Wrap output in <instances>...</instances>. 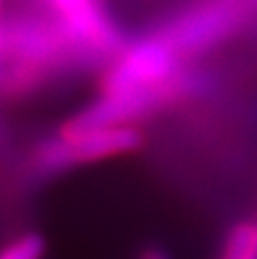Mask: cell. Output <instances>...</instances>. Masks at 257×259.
I'll return each mask as SVG.
<instances>
[{"instance_id":"3957f363","label":"cell","mask_w":257,"mask_h":259,"mask_svg":"<svg viewBox=\"0 0 257 259\" xmlns=\"http://www.w3.org/2000/svg\"><path fill=\"white\" fill-rule=\"evenodd\" d=\"M156 101L154 89H130V91H107L101 99H97L91 107H87L81 115H77L69 127L67 136H75L87 130L123 125V121L144 113Z\"/></svg>"},{"instance_id":"ba28073f","label":"cell","mask_w":257,"mask_h":259,"mask_svg":"<svg viewBox=\"0 0 257 259\" xmlns=\"http://www.w3.org/2000/svg\"><path fill=\"white\" fill-rule=\"evenodd\" d=\"M144 259H166V257H164L162 253H158V251H150V253H148Z\"/></svg>"},{"instance_id":"5b68a950","label":"cell","mask_w":257,"mask_h":259,"mask_svg":"<svg viewBox=\"0 0 257 259\" xmlns=\"http://www.w3.org/2000/svg\"><path fill=\"white\" fill-rule=\"evenodd\" d=\"M55 8L65 16L69 26L89 38L101 40L105 36V26L99 18V10L93 0H51Z\"/></svg>"},{"instance_id":"9c48e42d","label":"cell","mask_w":257,"mask_h":259,"mask_svg":"<svg viewBox=\"0 0 257 259\" xmlns=\"http://www.w3.org/2000/svg\"><path fill=\"white\" fill-rule=\"evenodd\" d=\"M253 229H255V241H257V223L253 225Z\"/></svg>"},{"instance_id":"52a82bcc","label":"cell","mask_w":257,"mask_h":259,"mask_svg":"<svg viewBox=\"0 0 257 259\" xmlns=\"http://www.w3.org/2000/svg\"><path fill=\"white\" fill-rule=\"evenodd\" d=\"M45 249V241L38 235H24L16 243H12L4 253L2 259H40Z\"/></svg>"},{"instance_id":"6da1fadb","label":"cell","mask_w":257,"mask_h":259,"mask_svg":"<svg viewBox=\"0 0 257 259\" xmlns=\"http://www.w3.org/2000/svg\"><path fill=\"white\" fill-rule=\"evenodd\" d=\"M174 49L162 38L134 45L107 77V91L154 89L174 71Z\"/></svg>"},{"instance_id":"277c9868","label":"cell","mask_w":257,"mask_h":259,"mask_svg":"<svg viewBox=\"0 0 257 259\" xmlns=\"http://www.w3.org/2000/svg\"><path fill=\"white\" fill-rule=\"evenodd\" d=\"M233 10L229 6H210V8H202L200 12L192 14L190 18L182 20L180 24L174 26V30L170 32V36L166 38V42L178 51L180 49H190L196 45H204L208 40H215L217 36H221L233 20Z\"/></svg>"},{"instance_id":"7a4b0ae2","label":"cell","mask_w":257,"mask_h":259,"mask_svg":"<svg viewBox=\"0 0 257 259\" xmlns=\"http://www.w3.org/2000/svg\"><path fill=\"white\" fill-rule=\"evenodd\" d=\"M142 136L130 125H109L87 130L75 136H67L59 144H51L45 154V164L63 166L67 162H93L107 156L132 152L140 148Z\"/></svg>"},{"instance_id":"8992f818","label":"cell","mask_w":257,"mask_h":259,"mask_svg":"<svg viewBox=\"0 0 257 259\" xmlns=\"http://www.w3.org/2000/svg\"><path fill=\"white\" fill-rule=\"evenodd\" d=\"M255 257H257L255 229L251 225H239L227 241L223 259H255Z\"/></svg>"},{"instance_id":"30bf717a","label":"cell","mask_w":257,"mask_h":259,"mask_svg":"<svg viewBox=\"0 0 257 259\" xmlns=\"http://www.w3.org/2000/svg\"><path fill=\"white\" fill-rule=\"evenodd\" d=\"M255 259H257V257H255Z\"/></svg>"}]
</instances>
